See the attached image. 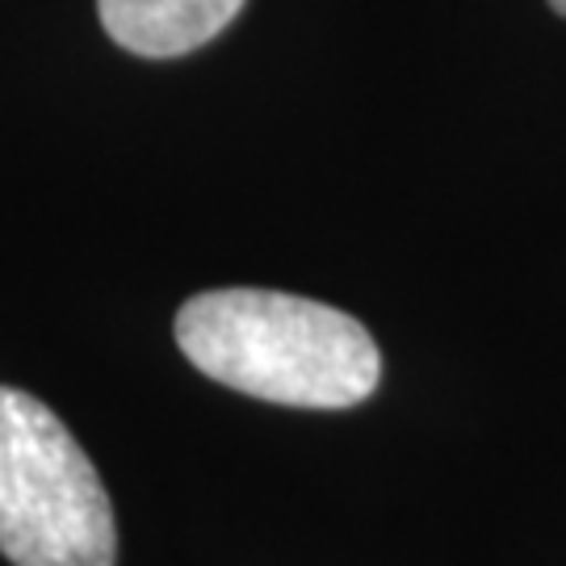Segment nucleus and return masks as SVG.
<instances>
[{
	"label": "nucleus",
	"mask_w": 566,
	"mask_h": 566,
	"mask_svg": "<svg viewBox=\"0 0 566 566\" xmlns=\"http://www.w3.org/2000/svg\"><path fill=\"white\" fill-rule=\"evenodd\" d=\"M549 9H554V13H563V18H566V0H549Z\"/></svg>",
	"instance_id": "20e7f679"
},
{
	"label": "nucleus",
	"mask_w": 566,
	"mask_h": 566,
	"mask_svg": "<svg viewBox=\"0 0 566 566\" xmlns=\"http://www.w3.org/2000/svg\"><path fill=\"white\" fill-rule=\"evenodd\" d=\"M0 554L13 566H114L118 554L97 465L18 386H0Z\"/></svg>",
	"instance_id": "f03ea898"
},
{
	"label": "nucleus",
	"mask_w": 566,
	"mask_h": 566,
	"mask_svg": "<svg viewBox=\"0 0 566 566\" xmlns=\"http://www.w3.org/2000/svg\"><path fill=\"white\" fill-rule=\"evenodd\" d=\"M172 332L198 374L264 403L340 411L382 382V353L361 319L282 290L193 294Z\"/></svg>",
	"instance_id": "f257e3e1"
},
{
	"label": "nucleus",
	"mask_w": 566,
	"mask_h": 566,
	"mask_svg": "<svg viewBox=\"0 0 566 566\" xmlns=\"http://www.w3.org/2000/svg\"><path fill=\"white\" fill-rule=\"evenodd\" d=\"M243 0H97L105 34L143 60H177L219 39Z\"/></svg>",
	"instance_id": "7ed1b4c3"
}]
</instances>
